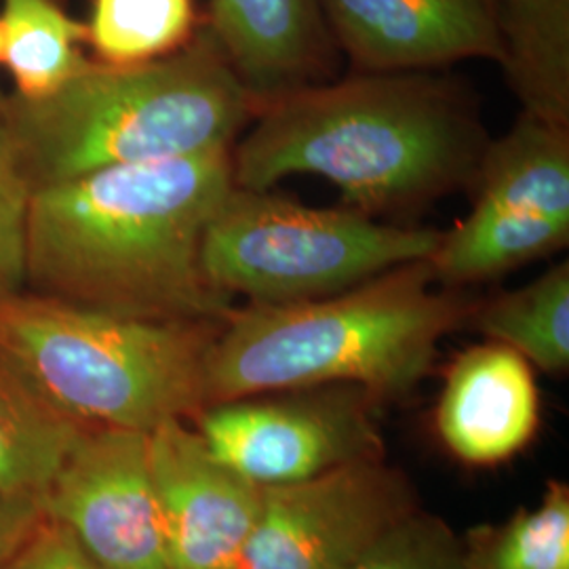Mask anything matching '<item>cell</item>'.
Wrapping results in <instances>:
<instances>
[{"instance_id": "cell-1", "label": "cell", "mask_w": 569, "mask_h": 569, "mask_svg": "<svg viewBox=\"0 0 569 569\" xmlns=\"http://www.w3.org/2000/svg\"><path fill=\"white\" fill-rule=\"evenodd\" d=\"M230 154L110 167L37 188L26 281L121 317L222 323L234 306L204 279L201 241L232 186Z\"/></svg>"}, {"instance_id": "cell-2", "label": "cell", "mask_w": 569, "mask_h": 569, "mask_svg": "<svg viewBox=\"0 0 569 569\" xmlns=\"http://www.w3.org/2000/svg\"><path fill=\"white\" fill-rule=\"evenodd\" d=\"M256 117L232 146L234 186L268 190L319 176L363 213L425 203L475 180L488 148L460 96L422 72L308 84Z\"/></svg>"}, {"instance_id": "cell-3", "label": "cell", "mask_w": 569, "mask_h": 569, "mask_svg": "<svg viewBox=\"0 0 569 569\" xmlns=\"http://www.w3.org/2000/svg\"><path fill=\"white\" fill-rule=\"evenodd\" d=\"M435 283L422 260L326 298L234 308L207 357V407L331 385L366 388L376 399L406 395L468 315L460 296Z\"/></svg>"}, {"instance_id": "cell-4", "label": "cell", "mask_w": 569, "mask_h": 569, "mask_svg": "<svg viewBox=\"0 0 569 569\" xmlns=\"http://www.w3.org/2000/svg\"><path fill=\"white\" fill-rule=\"evenodd\" d=\"M4 110L37 188L124 164L232 150L258 112L213 34L161 60H87L49 96H11Z\"/></svg>"}, {"instance_id": "cell-5", "label": "cell", "mask_w": 569, "mask_h": 569, "mask_svg": "<svg viewBox=\"0 0 569 569\" xmlns=\"http://www.w3.org/2000/svg\"><path fill=\"white\" fill-rule=\"evenodd\" d=\"M220 326L133 319L18 291L0 298V355L84 427L150 432L207 407V357Z\"/></svg>"}, {"instance_id": "cell-6", "label": "cell", "mask_w": 569, "mask_h": 569, "mask_svg": "<svg viewBox=\"0 0 569 569\" xmlns=\"http://www.w3.org/2000/svg\"><path fill=\"white\" fill-rule=\"evenodd\" d=\"M443 232L380 224L357 209H317L230 186L201 241L204 279L249 305L346 291L397 266L430 260Z\"/></svg>"}, {"instance_id": "cell-7", "label": "cell", "mask_w": 569, "mask_h": 569, "mask_svg": "<svg viewBox=\"0 0 569 569\" xmlns=\"http://www.w3.org/2000/svg\"><path fill=\"white\" fill-rule=\"evenodd\" d=\"M475 182L470 213L430 258L437 283H481L568 244L569 129L521 114L488 143Z\"/></svg>"}, {"instance_id": "cell-8", "label": "cell", "mask_w": 569, "mask_h": 569, "mask_svg": "<svg viewBox=\"0 0 569 569\" xmlns=\"http://www.w3.org/2000/svg\"><path fill=\"white\" fill-rule=\"evenodd\" d=\"M376 401L350 385L296 388L204 407L194 420L216 458L272 488L382 458Z\"/></svg>"}, {"instance_id": "cell-9", "label": "cell", "mask_w": 569, "mask_h": 569, "mask_svg": "<svg viewBox=\"0 0 569 569\" xmlns=\"http://www.w3.org/2000/svg\"><path fill=\"white\" fill-rule=\"evenodd\" d=\"M413 510L406 479L382 458L264 488L237 569H348Z\"/></svg>"}, {"instance_id": "cell-10", "label": "cell", "mask_w": 569, "mask_h": 569, "mask_svg": "<svg viewBox=\"0 0 569 569\" xmlns=\"http://www.w3.org/2000/svg\"><path fill=\"white\" fill-rule=\"evenodd\" d=\"M42 507L103 569H171L143 430L84 427Z\"/></svg>"}, {"instance_id": "cell-11", "label": "cell", "mask_w": 569, "mask_h": 569, "mask_svg": "<svg viewBox=\"0 0 569 569\" xmlns=\"http://www.w3.org/2000/svg\"><path fill=\"white\" fill-rule=\"evenodd\" d=\"M148 458L171 569L239 568L264 488L216 458L183 420L148 432Z\"/></svg>"}, {"instance_id": "cell-12", "label": "cell", "mask_w": 569, "mask_h": 569, "mask_svg": "<svg viewBox=\"0 0 569 569\" xmlns=\"http://www.w3.org/2000/svg\"><path fill=\"white\" fill-rule=\"evenodd\" d=\"M333 42L363 72L502 58L498 0H321Z\"/></svg>"}, {"instance_id": "cell-13", "label": "cell", "mask_w": 569, "mask_h": 569, "mask_svg": "<svg viewBox=\"0 0 569 569\" xmlns=\"http://www.w3.org/2000/svg\"><path fill=\"white\" fill-rule=\"evenodd\" d=\"M538 418L533 371L517 350L498 342L475 346L449 367L437 430L456 458L500 465L528 446Z\"/></svg>"}, {"instance_id": "cell-14", "label": "cell", "mask_w": 569, "mask_h": 569, "mask_svg": "<svg viewBox=\"0 0 569 569\" xmlns=\"http://www.w3.org/2000/svg\"><path fill=\"white\" fill-rule=\"evenodd\" d=\"M207 28L258 108L321 82L333 66L321 0H211Z\"/></svg>"}, {"instance_id": "cell-15", "label": "cell", "mask_w": 569, "mask_h": 569, "mask_svg": "<svg viewBox=\"0 0 569 569\" xmlns=\"http://www.w3.org/2000/svg\"><path fill=\"white\" fill-rule=\"evenodd\" d=\"M498 26L523 114L569 129V0H498Z\"/></svg>"}, {"instance_id": "cell-16", "label": "cell", "mask_w": 569, "mask_h": 569, "mask_svg": "<svg viewBox=\"0 0 569 569\" xmlns=\"http://www.w3.org/2000/svg\"><path fill=\"white\" fill-rule=\"evenodd\" d=\"M82 430L0 355V488L42 493Z\"/></svg>"}, {"instance_id": "cell-17", "label": "cell", "mask_w": 569, "mask_h": 569, "mask_svg": "<svg viewBox=\"0 0 569 569\" xmlns=\"http://www.w3.org/2000/svg\"><path fill=\"white\" fill-rule=\"evenodd\" d=\"M0 30V63L11 72L16 96L26 100L53 93L87 61V28L58 0H2Z\"/></svg>"}, {"instance_id": "cell-18", "label": "cell", "mask_w": 569, "mask_h": 569, "mask_svg": "<svg viewBox=\"0 0 569 569\" xmlns=\"http://www.w3.org/2000/svg\"><path fill=\"white\" fill-rule=\"evenodd\" d=\"M491 342L517 350L529 366L561 373L569 366V264H555L533 283L509 291L475 315Z\"/></svg>"}, {"instance_id": "cell-19", "label": "cell", "mask_w": 569, "mask_h": 569, "mask_svg": "<svg viewBox=\"0 0 569 569\" xmlns=\"http://www.w3.org/2000/svg\"><path fill=\"white\" fill-rule=\"evenodd\" d=\"M84 28L98 61L133 66L180 51L201 26L194 0H93Z\"/></svg>"}, {"instance_id": "cell-20", "label": "cell", "mask_w": 569, "mask_h": 569, "mask_svg": "<svg viewBox=\"0 0 569 569\" xmlns=\"http://www.w3.org/2000/svg\"><path fill=\"white\" fill-rule=\"evenodd\" d=\"M467 569H569V489L552 481L536 509L505 526L475 529L465 545Z\"/></svg>"}, {"instance_id": "cell-21", "label": "cell", "mask_w": 569, "mask_h": 569, "mask_svg": "<svg viewBox=\"0 0 569 569\" xmlns=\"http://www.w3.org/2000/svg\"><path fill=\"white\" fill-rule=\"evenodd\" d=\"M348 569H467L465 545L441 519L413 510Z\"/></svg>"}, {"instance_id": "cell-22", "label": "cell", "mask_w": 569, "mask_h": 569, "mask_svg": "<svg viewBox=\"0 0 569 569\" xmlns=\"http://www.w3.org/2000/svg\"><path fill=\"white\" fill-rule=\"evenodd\" d=\"M34 186L21 161L4 100L0 98V298L26 283L28 211Z\"/></svg>"}, {"instance_id": "cell-23", "label": "cell", "mask_w": 569, "mask_h": 569, "mask_svg": "<svg viewBox=\"0 0 569 569\" xmlns=\"http://www.w3.org/2000/svg\"><path fill=\"white\" fill-rule=\"evenodd\" d=\"M0 569H103L87 550L77 536L44 517L18 550L7 557Z\"/></svg>"}, {"instance_id": "cell-24", "label": "cell", "mask_w": 569, "mask_h": 569, "mask_svg": "<svg viewBox=\"0 0 569 569\" xmlns=\"http://www.w3.org/2000/svg\"><path fill=\"white\" fill-rule=\"evenodd\" d=\"M44 517L42 493L0 488V563L18 550Z\"/></svg>"}, {"instance_id": "cell-25", "label": "cell", "mask_w": 569, "mask_h": 569, "mask_svg": "<svg viewBox=\"0 0 569 569\" xmlns=\"http://www.w3.org/2000/svg\"><path fill=\"white\" fill-rule=\"evenodd\" d=\"M0 56H2V30H0Z\"/></svg>"}]
</instances>
